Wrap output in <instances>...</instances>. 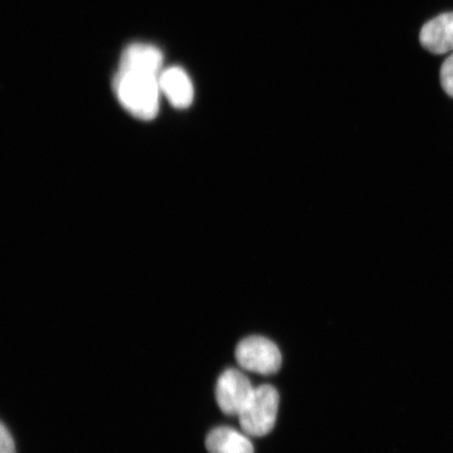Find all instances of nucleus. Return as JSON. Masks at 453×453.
Segmentation results:
<instances>
[{
  "mask_svg": "<svg viewBox=\"0 0 453 453\" xmlns=\"http://www.w3.org/2000/svg\"><path fill=\"white\" fill-rule=\"evenodd\" d=\"M160 76L150 73L119 70L113 81V88L118 100L130 115L144 121L157 117L162 94Z\"/></svg>",
  "mask_w": 453,
  "mask_h": 453,
  "instance_id": "f257e3e1",
  "label": "nucleus"
},
{
  "mask_svg": "<svg viewBox=\"0 0 453 453\" xmlns=\"http://www.w3.org/2000/svg\"><path fill=\"white\" fill-rule=\"evenodd\" d=\"M280 395L265 384L255 388L252 399L239 416L242 432L249 437H265L273 430L279 412Z\"/></svg>",
  "mask_w": 453,
  "mask_h": 453,
  "instance_id": "f03ea898",
  "label": "nucleus"
},
{
  "mask_svg": "<svg viewBox=\"0 0 453 453\" xmlns=\"http://www.w3.org/2000/svg\"><path fill=\"white\" fill-rule=\"evenodd\" d=\"M235 357L242 368L260 375H273L281 367L280 349L270 339L262 336L242 340L236 347Z\"/></svg>",
  "mask_w": 453,
  "mask_h": 453,
  "instance_id": "7ed1b4c3",
  "label": "nucleus"
},
{
  "mask_svg": "<svg viewBox=\"0 0 453 453\" xmlns=\"http://www.w3.org/2000/svg\"><path fill=\"white\" fill-rule=\"evenodd\" d=\"M254 392L250 380L242 372L229 368L219 378L215 396L220 411L226 415L240 416Z\"/></svg>",
  "mask_w": 453,
  "mask_h": 453,
  "instance_id": "20e7f679",
  "label": "nucleus"
},
{
  "mask_svg": "<svg viewBox=\"0 0 453 453\" xmlns=\"http://www.w3.org/2000/svg\"><path fill=\"white\" fill-rule=\"evenodd\" d=\"M425 50L434 54L453 50V13L441 14L425 24L420 33Z\"/></svg>",
  "mask_w": 453,
  "mask_h": 453,
  "instance_id": "39448f33",
  "label": "nucleus"
},
{
  "mask_svg": "<svg viewBox=\"0 0 453 453\" xmlns=\"http://www.w3.org/2000/svg\"><path fill=\"white\" fill-rule=\"evenodd\" d=\"M161 92L175 109L184 110L194 101L195 89L187 73L174 66L162 72L160 76Z\"/></svg>",
  "mask_w": 453,
  "mask_h": 453,
  "instance_id": "423d86ee",
  "label": "nucleus"
},
{
  "mask_svg": "<svg viewBox=\"0 0 453 453\" xmlns=\"http://www.w3.org/2000/svg\"><path fill=\"white\" fill-rule=\"evenodd\" d=\"M163 55L161 50L150 44L130 45L122 55L120 69L154 73H162Z\"/></svg>",
  "mask_w": 453,
  "mask_h": 453,
  "instance_id": "0eeeda50",
  "label": "nucleus"
},
{
  "mask_svg": "<svg viewBox=\"0 0 453 453\" xmlns=\"http://www.w3.org/2000/svg\"><path fill=\"white\" fill-rule=\"evenodd\" d=\"M206 449L209 453H254L248 435L231 427L213 429L206 439Z\"/></svg>",
  "mask_w": 453,
  "mask_h": 453,
  "instance_id": "6e6552de",
  "label": "nucleus"
},
{
  "mask_svg": "<svg viewBox=\"0 0 453 453\" xmlns=\"http://www.w3.org/2000/svg\"><path fill=\"white\" fill-rule=\"evenodd\" d=\"M440 78L441 88H443L445 93L453 97V55L449 57L441 65Z\"/></svg>",
  "mask_w": 453,
  "mask_h": 453,
  "instance_id": "1a4fd4ad",
  "label": "nucleus"
},
{
  "mask_svg": "<svg viewBox=\"0 0 453 453\" xmlns=\"http://www.w3.org/2000/svg\"><path fill=\"white\" fill-rule=\"evenodd\" d=\"M0 453H16L15 443L7 427H0Z\"/></svg>",
  "mask_w": 453,
  "mask_h": 453,
  "instance_id": "9d476101",
  "label": "nucleus"
}]
</instances>
